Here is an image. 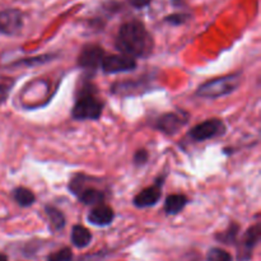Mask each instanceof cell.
Segmentation results:
<instances>
[{
    "mask_svg": "<svg viewBox=\"0 0 261 261\" xmlns=\"http://www.w3.org/2000/svg\"><path fill=\"white\" fill-rule=\"evenodd\" d=\"M116 48L130 58H145L153 50V38L139 20H130L120 27L115 41Z\"/></svg>",
    "mask_w": 261,
    "mask_h": 261,
    "instance_id": "cell-1",
    "label": "cell"
},
{
    "mask_svg": "<svg viewBox=\"0 0 261 261\" xmlns=\"http://www.w3.org/2000/svg\"><path fill=\"white\" fill-rule=\"evenodd\" d=\"M102 110L103 103L94 96V91L88 86L79 92L71 115L75 120H98L102 115Z\"/></svg>",
    "mask_w": 261,
    "mask_h": 261,
    "instance_id": "cell-2",
    "label": "cell"
},
{
    "mask_svg": "<svg viewBox=\"0 0 261 261\" xmlns=\"http://www.w3.org/2000/svg\"><path fill=\"white\" fill-rule=\"evenodd\" d=\"M241 83V73L229 74L221 78L212 79L201 84L196 91V96L203 98H218L227 96L239 88Z\"/></svg>",
    "mask_w": 261,
    "mask_h": 261,
    "instance_id": "cell-3",
    "label": "cell"
},
{
    "mask_svg": "<svg viewBox=\"0 0 261 261\" xmlns=\"http://www.w3.org/2000/svg\"><path fill=\"white\" fill-rule=\"evenodd\" d=\"M226 130L223 121L219 119H211L206 121L198 124L190 130L189 135L191 139L196 142H204V140L213 139V138L222 135Z\"/></svg>",
    "mask_w": 261,
    "mask_h": 261,
    "instance_id": "cell-4",
    "label": "cell"
},
{
    "mask_svg": "<svg viewBox=\"0 0 261 261\" xmlns=\"http://www.w3.org/2000/svg\"><path fill=\"white\" fill-rule=\"evenodd\" d=\"M102 70L106 74H117L124 71L134 70L137 68V61L134 58L124 55H110L105 56L101 63Z\"/></svg>",
    "mask_w": 261,
    "mask_h": 261,
    "instance_id": "cell-5",
    "label": "cell"
},
{
    "mask_svg": "<svg viewBox=\"0 0 261 261\" xmlns=\"http://www.w3.org/2000/svg\"><path fill=\"white\" fill-rule=\"evenodd\" d=\"M23 27V14L18 9H5L0 12V33L14 36Z\"/></svg>",
    "mask_w": 261,
    "mask_h": 261,
    "instance_id": "cell-6",
    "label": "cell"
},
{
    "mask_svg": "<svg viewBox=\"0 0 261 261\" xmlns=\"http://www.w3.org/2000/svg\"><path fill=\"white\" fill-rule=\"evenodd\" d=\"M105 58V51L98 45H88L82 50L78 56V64L83 69L96 70Z\"/></svg>",
    "mask_w": 261,
    "mask_h": 261,
    "instance_id": "cell-7",
    "label": "cell"
},
{
    "mask_svg": "<svg viewBox=\"0 0 261 261\" xmlns=\"http://www.w3.org/2000/svg\"><path fill=\"white\" fill-rule=\"evenodd\" d=\"M260 224H255L251 228L247 229L245 233L244 239H242V247L239 252V260L240 261H249L251 257L252 250L257 245L260 240Z\"/></svg>",
    "mask_w": 261,
    "mask_h": 261,
    "instance_id": "cell-8",
    "label": "cell"
},
{
    "mask_svg": "<svg viewBox=\"0 0 261 261\" xmlns=\"http://www.w3.org/2000/svg\"><path fill=\"white\" fill-rule=\"evenodd\" d=\"M186 124V120L180 114H165L157 120L155 127L167 135H173Z\"/></svg>",
    "mask_w": 261,
    "mask_h": 261,
    "instance_id": "cell-9",
    "label": "cell"
},
{
    "mask_svg": "<svg viewBox=\"0 0 261 261\" xmlns=\"http://www.w3.org/2000/svg\"><path fill=\"white\" fill-rule=\"evenodd\" d=\"M161 195H162V191H161L160 182H157L155 185L140 191L134 198V205L138 208H149L160 201Z\"/></svg>",
    "mask_w": 261,
    "mask_h": 261,
    "instance_id": "cell-10",
    "label": "cell"
},
{
    "mask_svg": "<svg viewBox=\"0 0 261 261\" xmlns=\"http://www.w3.org/2000/svg\"><path fill=\"white\" fill-rule=\"evenodd\" d=\"M114 218V211H112L110 206L105 205V204H99V205L94 206V208L89 212L88 217H87L89 223L98 227L109 226V224L112 223Z\"/></svg>",
    "mask_w": 261,
    "mask_h": 261,
    "instance_id": "cell-11",
    "label": "cell"
},
{
    "mask_svg": "<svg viewBox=\"0 0 261 261\" xmlns=\"http://www.w3.org/2000/svg\"><path fill=\"white\" fill-rule=\"evenodd\" d=\"M188 198L182 194H173L170 195L165 201V211L166 213L170 214V216H175L178 214L188 204Z\"/></svg>",
    "mask_w": 261,
    "mask_h": 261,
    "instance_id": "cell-12",
    "label": "cell"
},
{
    "mask_svg": "<svg viewBox=\"0 0 261 261\" xmlns=\"http://www.w3.org/2000/svg\"><path fill=\"white\" fill-rule=\"evenodd\" d=\"M92 241V233L89 232V229H87L83 226H74L71 229V242L74 244V246L79 247V249H83L87 247Z\"/></svg>",
    "mask_w": 261,
    "mask_h": 261,
    "instance_id": "cell-13",
    "label": "cell"
},
{
    "mask_svg": "<svg viewBox=\"0 0 261 261\" xmlns=\"http://www.w3.org/2000/svg\"><path fill=\"white\" fill-rule=\"evenodd\" d=\"M13 198L15 203L20 206H31L36 200V196L30 189L25 188H17L13 191Z\"/></svg>",
    "mask_w": 261,
    "mask_h": 261,
    "instance_id": "cell-14",
    "label": "cell"
},
{
    "mask_svg": "<svg viewBox=\"0 0 261 261\" xmlns=\"http://www.w3.org/2000/svg\"><path fill=\"white\" fill-rule=\"evenodd\" d=\"M45 211L54 229L64 228V226H65V217H64V214L58 208H54V206L48 205L46 206Z\"/></svg>",
    "mask_w": 261,
    "mask_h": 261,
    "instance_id": "cell-15",
    "label": "cell"
},
{
    "mask_svg": "<svg viewBox=\"0 0 261 261\" xmlns=\"http://www.w3.org/2000/svg\"><path fill=\"white\" fill-rule=\"evenodd\" d=\"M239 231H240L239 224L231 223L226 231H223V232H221V233L217 234V240L221 242H223V244H226V245L233 244V242L236 241Z\"/></svg>",
    "mask_w": 261,
    "mask_h": 261,
    "instance_id": "cell-16",
    "label": "cell"
},
{
    "mask_svg": "<svg viewBox=\"0 0 261 261\" xmlns=\"http://www.w3.org/2000/svg\"><path fill=\"white\" fill-rule=\"evenodd\" d=\"M206 261H232V256L226 250L214 247V249L209 250L208 255H206Z\"/></svg>",
    "mask_w": 261,
    "mask_h": 261,
    "instance_id": "cell-17",
    "label": "cell"
},
{
    "mask_svg": "<svg viewBox=\"0 0 261 261\" xmlns=\"http://www.w3.org/2000/svg\"><path fill=\"white\" fill-rule=\"evenodd\" d=\"M13 86H14V81L13 79L0 78V105L7 101Z\"/></svg>",
    "mask_w": 261,
    "mask_h": 261,
    "instance_id": "cell-18",
    "label": "cell"
},
{
    "mask_svg": "<svg viewBox=\"0 0 261 261\" xmlns=\"http://www.w3.org/2000/svg\"><path fill=\"white\" fill-rule=\"evenodd\" d=\"M73 259V252L68 247L59 250V251L53 252L50 256L47 257V261H71Z\"/></svg>",
    "mask_w": 261,
    "mask_h": 261,
    "instance_id": "cell-19",
    "label": "cell"
},
{
    "mask_svg": "<svg viewBox=\"0 0 261 261\" xmlns=\"http://www.w3.org/2000/svg\"><path fill=\"white\" fill-rule=\"evenodd\" d=\"M50 58H53V56L50 55H43V56H37V58H31V59H25V60H22L19 61V63H15V65H36V64H42V63H46V61L51 60Z\"/></svg>",
    "mask_w": 261,
    "mask_h": 261,
    "instance_id": "cell-20",
    "label": "cell"
},
{
    "mask_svg": "<svg viewBox=\"0 0 261 261\" xmlns=\"http://www.w3.org/2000/svg\"><path fill=\"white\" fill-rule=\"evenodd\" d=\"M189 19V14H182V13H176V14H172V15H168V17H166V22L171 23V24L173 25H180L182 24V23H185L186 20Z\"/></svg>",
    "mask_w": 261,
    "mask_h": 261,
    "instance_id": "cell-21",
    "label": "cell"
},
{
    "mask_svg": "<svg viewBox=\"0 0 261 261\" xmlns=\"http://www.w3.org/2000/svg\"><path fill=\"white\" fill-rule=\"evenodd\" d=\"M148 158H149V154H148L147 150L140 149L135 153L134 155V162L137 166H143L148 162Z\"/></svg>",
    "mask_w": 261,
    "mask_h": 261,
    "instance_id": "cell-22",
    "label": "cell"
},
{
    "mask_svg": "<svg viewBox=\"0 0 261 261\" xmlns=\"http://www.w3.org/2000/svg\"><path fill=\"white\" fill-rule=\"evenodd\" d=\"M150 2H152V0H129L130 4L135 8H144L147 7V5H149Z\"/></svg>",
    "mask_w": 261,
    "mask_h": 261,
    "instance_id": "cell-23",
    "label": "cell"
},
{
    "mask_svg": "<svg viewBox=\"0 0 261 261\" xmlns=\"http://www.w3.org/2000/svg\"><path fill=\"white\" fill-rule=\"evenodd\" d=\"M0 261H8L7 256H4V255H3V254H0Z\"/></svg>",
    "mask_w": 261,
    "mask_h": 261,
    "instance_id": "cell-24",
    "label": "cell"
}]
</instances>
